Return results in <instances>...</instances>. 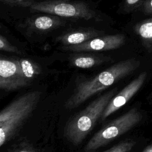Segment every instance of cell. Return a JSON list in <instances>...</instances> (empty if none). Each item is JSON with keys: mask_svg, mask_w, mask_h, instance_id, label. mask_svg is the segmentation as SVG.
<instances>
[{"mask_svg": "<svg viewBox=\"0 0 152 152\" xmlns=\"http://www.w3.org/2000/svg\"><path fill=\"white\" fill-rule=\"evenodd\" d=\"M140 65L135 59L117 62L97 75L77 84L73 93L65 102L64 107L73 109L94 95L109 88L118 81L133 72Z\"/></svg>", "mask_w": 152, "mask_h": 152, "instance_id": "6da1fadb", "label": "cell"}, {"mask_svg": "<svg viewBox=\"0 0 152 152\" xmlns=\"http://www.w3.org/2000/svg\"><path fill=\"white\" fill-rule=\"evenodd\" d=\"M42 92L32 91L16 98L0 113V146L8 142L36 109Z\"/></svg>", "mask_w": 152, "mask_h": 152, "instance_id": "7a4b0ae2", "label": "cell"}, {"mask_svg": "<svg viewBox=\"0 0 152 152\" xmlns=\"http://www.w3.org/2000/svg\"><path fill=\"white\" fill-rule=\"evenodd\" d=\"M114 88L99 96L67 122L64 135L75 145L81 144L96 126L110 100L116 94Z\"/></svg>", "mask_w": 152, "mask_h": 152, "instance_id": "3957f363", "label": "cell"}, {"mask_svg": "<svg viewBox=\"0 0 152 152\" xmlns=\"http://www.w3.org/2000/svg\"><path fill=\"white\" fill-rule=\"evenodd\" d=\"M41 68L30 59H0V88L6 91L28 86L40 74Z\"/></svg>", "mask_w": 152, "mask_h": 152, "instance_id": "277c9868", "label": "cell"}, {"mask_svg": "<svg viewBox=\"0 0 152 152\" xmlns=\"http://www.w3.org/2000/svg\"><path fill=\"white\" fill-rule=\"evenodd\" d=\"M142 118L141 112L133 107L99 130L87 143L84 150L92 152L106 145L116 138L128 132L140 122Z\"/></svg>", "mask_w": 152, "mask_h": 152, "instance_id": "5b68a950", "label": "cell"}, {"mask_svg": "<svg viewBox=\"0 0 152 152\" xmlns=\"http://www.w3.org/2000/svg\"><path fill=\"white\" fill-rule=\"evenodd\" d=\"M31 11L42 12L60 17L97 19V14L85 2L68 0H48L40 2L30 1L26 5Z\"/></svg>", "mask_w": 152, "mask_h": 152, "instance_id": "8992f818", "label": "cell"}, {"mask_svg": "<svg viewBox=\"0 0 152 152\" xmlns=\"http://www.w3.org/2000/svg\"><path fill=\"white\" fill-rule=\"evenodd\" d=\"M125 36L123 34L100 36L81 44L62 46L61 49L72 52L105 51L119 48L125 43Z\"/></svg>", "mask_w": 152, "mask_h": 152, "instance_id": "52a82bcc", "label": "cell"}, {"mask_svg": "<svg viewBox=\"0 0 152 152\" xmlns=\"http://www.w3.org/2000/svg\"><path fill=\"white\" fill-rule=\"evenodd\" d=\"M147 75L146 72H141L122 90L116 93L105 108L100 118L101 121H104L107 117L124 106L141 88Z\"/></svg>", "mask_w": 152, "mask_h": 152, "instance_id": "ba28073f", "label": "cell"}, {"mask_svg": "<svg viewBox=\"0 0 152 152\" xmlns=\"http://www.w3.org/2000/svg\"><path fill=\"white\" fill-rule=\"evenodd\" d=\"M102 31L92 28L75 30L64 33L56 38V40L62 46L75 45L83 43L93 38L100 36Z\"/></svg>", "mask_w": 152, "mask_h": 152, "instance_id": "9c48e42d", "label": "cell"}, {"mask_svg": "<svg viewBox=\"0 0 152 152\" xmlns=\"http://www.w3.org/2000/svg\"><path fill=\"white\" fill-rule=\"evenodd\" d=\"M39 15L31 18L28 21V26L32 30L39 33L50 31L63 26L65 21L62 17L52 14Z\"/></svg>", "mask_w": 152, "mask_h": 152, "instance_id": "30bf717a", "label": "cell"}, {"mask_svg": "<svg viewBox=\"0 0 152 152\" xmlns=\"http://www.w3.org/2000/svg\"><path fill=\"white\" fill-rule=\"evenodd\" d=\"M69 60L73 66L87 69L100 65L110 59L107 56L92 53H74L69 56Z\"/></svg>", "mask_w": 152, "mask_h": 152, "instance_id": "8fae6325", "label": "cell"}, {"mask_svg": "<svg viewBox=\"0 0 152 152\" xmlns=\"http://www.w3.org/2000/svg\"><path fill=\"white\" fill-rule=\"evenodd\" d=\"M134 30L145 49L148 52H152V17L137 23Z\"/></svg>", "mask_w": 152, "mask_h": 152, "instance_id": "7c38bea8", "label": "cell"}, {"mask_svg": "<svg viewBox=\"0 0 152 152\" xmlns=\"http://www.w3.org/2000/svg\"><path fill=\"white\" fill-rule=\"evenodd\" d=\"M135 142L132 140H125L102 152H129L135 145Z\"/></svg>", "mask_w": 152, "mask_h": 152, "instance_id": "4fadbf2b", "label": "cell"}, {"mask_svg": "<svg viewBox=\"0 0 152 152\" xmlns=\"http://www.w3.org/2000/svg\"><path fill=\"white\" fill-rule=\"evenodd\" d=\"M0 49L1 51L22 54L21 51L16 46L12 45L3 35H0Z\"/></svg>", "mask_w": 152, "mask_h": 152, "instance_id": "5bb4252c", "label": "cell"}, {"mask_svg": "<svg viewBox=\"0 0 152 152\" xmlns=\"http://www.w3.org/2000/svg\"><path fill=\"white\" fill-rule=\"evenodd\" d=\"M7 152H42L40 149L33 146L27 142H23L16 147L8 150Z\"/></svg>", "mask_w": 152, "mask_h": 152, "instance_id": "9a60e30c", "label": "cell"}, {"mask_svg": "<svg viewBox=\"0 0 152 152\" xmlns=\"http://www.w3.org/2000/svg\"><path fill=\"white\" fill-rule=\"evenodd\" d=\"M147 1V0H125V10L128 12H130L139 8L141 9Z\"/></svg>", "mask_w": 152, "mask_h": 152, "instance_id": "2e32d148", "label": "cell"}, {"mask_svg": "<svg viewBox=\"0 0 152 152\" xmlns=\"http://www.w3.org/2000/svg\"><path fill=\"white\" fill-rule=\"evenodd\" d=\"M31 0H1V1L10 6H20L26 7V4Z\"/></svg>", "mask_w": 152, "mask_h": 152, "instance_id": "e0dca14e", "label": "cell"}, {"mask_svg": "<svg viewBox=\"0 0 152 152\" xmlns=\"http://www.w3.org/2000/svg\"><path fill=\"white\" fill-rule=\"evenodd\" d=\"M140 10L145 15H152V0H147Z\"/></svg>", "mask_w": 152, "mask_h": 152, "instance_id": "ac0fdd59", "label": "cell"}, {"mask_svg": "<svg viewBox=\"0 0 152 152\" xmlns=\"http://www.w3.org/2000/svg\"><path fill=\"white\" fill-rule=\"evenodd\" d=\"M142 152H152V144L146 147Z\"/></svg>", "mask_w": 152, "mask_h": 152, "instance_id": "d6986e66", "label": "cell"}]
</instances>
